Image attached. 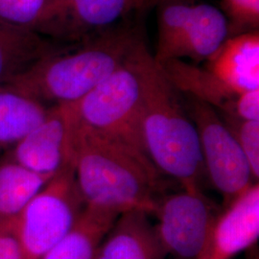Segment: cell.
Returning a JSON list of instances; mask_svg holds the SVG:
<instances>
[{
  "label": "cell",
  "instance_id": "6da1fadb",
  "mask_svg": "<svg viewBox=\"0 0 259 259\" xmlns=\"http://www.w3.org/2000/svg\"><path fill=\"white\" fill-rule=\"evenodd\" d=\"M71 161L84 206L150 215L164 196L162 174L147 156L81 128L76 119Z\"/></svg>",
  "mask_w": 259,
  "mask_h": 259
},
{
  "label": "cell",
  "instance_id": "7a4b0ae2",
  "mask_svg": "<svg viewBox=\"0 0 259 259\" xmlns=\"http://www.w3.org/2000/svg\"><path fill=\"white\" fill-rule=\"evenodd\" d=\"M139 67L147 156L162 175L176 180L185 190H202L205 171L197 130L145 41L139 47Z\"/></svg>",
  "mask_w": 259,
  "mask_h": 259
},
{
  "label": "cell",
  "instance_id": "3957f363",
  "mask_svg": "<svg viewBox=\"0 0 259 259\" xmlns=\"http://www.w3.org/2000/svg\"><path fill=\"white\" fill-rule=\"evenodd\" d=\"M142 40L139 28L121 24L75 49L40 59L5 87L45 105L77 102L113 73Z\"/></svg>",
  "mask_w": 259,
  "mask_h": 259
},
{
  "label": "cell",
  "instance_id": "277c9868",
  "mask_svg": "<svg viewBox=\"0 0 259 259\" xmlns=\"http://www.w3.org/2000/svg\"><path fill=\"white\" fill-rule=\"evenodd\" d=\"M143 41L113 73L73 103V107L76 123L81 128L147 156L141 129L139 67V49Z\"/></svg>",
  "mask_w": 259,
  "mask_h": 259
},
{
  "label": "cell",
  "instance_id": "5b68a950",
  "mask_svg": "<svg viewBox=\"0 0 259 259\" xmlns=\"http://www.w3.org/2000/svg\"><path fill=\"white\" fill-rule=\"evenodd\" d=\"M84 209L73 164L59 171L18 216L26 259H40L74 227Z\"/></svg>",
  "mask_w": 259,
  "mask_h": 259
},
{
  "label": "cell",
  "instance_id": "8992f818",
  "mask_svg": "<svg viewBox=\"0 0 259 259\" xmlns=\"http://www.w3.org/2000/svg\"><path fill=\"white\" fill-rule=\"evenodd\" d=\"M187 99L185 107L198 133L204 171L222 195L226 208L255 184L250 164L217 111L189 96Z\"/></svg>",
  "mask_w": 259,
  "mask_h": 259
},
{
  "label": "cell",
  "instance_id": "52a82bcc",
  "mask_svg": "<svg viewBox=\"0 0 259 259\" xmlns=\"http://www.w3.org/2000/svg\"><path fill=\"white\" fill-rule=\"evenodd\" d=\"M158 0H49L37 33L81 44L157 6Z\"/></svg>",
  "mask_w": 259,
  "mask_h": 259
},
{
  "label": "cell",
  "instance_id": "ba28073f",
  "mask_svg": "<svg viewBox=\"0 0 259 259\" xmlns=\"http://www.w3.org/2000/svg\"><path fill=\"white\" fill-rule=\"evenodd\" d=\"M154 214L158 240L166 254L197 259L220 212L202 190L164 195Z\"/></svg>",
  "mask_w": 259,
  "mask_h": 259
},
{
  "label": "cell",
  "instance_id": "9c48e42d",
  "mask_svg": "<svg viewBox=\"0 0 259 259\" xmlns=\"http://www.w3.org/2000/svg\"><path fill=\"white\" fill-rule=\"evenodd\" d=\"M74 123L73 103L49 107L46 118L11 149L7 158L37 174L55 176L72 163Z\"/></svg>",
  "mask_w": 259,
  "mask_h": 259
},
{
  "label": "cell",
  "instance_id": "30bf717a",
  "mask_svg": "<svg viewBox=\"0 0 259 259\" xmlns=\"http://www.w3.org/2000/svg\"><path fill=\"white\" fill-rule=\"evenodd\" d=\"M259 236L258 183L220 213L197 259H232Z\"/></svg>",
  "mask_w": 259,
  "mask_h": 259
},
{
  "label": "cell",
  "instance_id": "8fae6325",
  "mask_svg": "<svg viewBox=\"0 0 259 259\" xmlns=\"http://www.w3.org/2000/svg\"><path fill=\"white\" fill-rule=\"evenodd\" d=\"M205 68L236 94L258 90V31L229 37Z\"/></svg>",
  "mask_w": 259,
  "mask_h": 259
},
{
  "label": "cell",
  "instance_id": "7c38bea8",
  "mask_svg": "<svg viewBox=\"0 0 259 259\" xmlns=\"http://www.w3.org/2000/svg\"><path fill=\"white\" fill-rule=\"evenodd\" d=\"M148 216L143 211L120 214L94 259H165L166 252Z\"/></svg>",
  "mask_w": 259,
  "mask_h": 259
},
{
  "label": "cell",
  "instance_id": "4fadbf2b",
  "mask_svg": "<svg viewBox=\"0 0 259 259\" xmlns=\"http://www.w3.org/2000/svg\"><path fill=\"white\" fill-rule=\"evenodd\" d=\"M229 21L222 10L207 3H195L188 24L171 58L206 62L229 38Z\"/></svg>",
  "mask_w": 259,
  "mask_h": 259
},
{
  "label": "cell",
  "instance_id": "5bb4252c",
  "mask_svg": "<svg viewBox=\"0 0 259 259\" xmlns=\"http://www.w3.org/2000/svg\"><path fill=\"white\" fill-rule=\"evenodd\" d=\"M157 64L167 80L179 93H185L187 96L210 106L219 114L234 116L238 94L232 92L208 69L178 59Z\"/></svg>",
  "mask_w": 259,
  "mask_h": 259
},
{
  "label": "cell",
  "instance_id": "9a60e30c",
  "mask_svg": "<svg viewBox=\"0 0 259 259\" xmlns=\"http://www.w3.org/2000/svg\"><path fill=\"white\" fill-rule=\"evenodd\" d=\"M65 49L33 30L0 19V87L40 59Z\"/></svg>",
  "mask_w": 259,
  "mask_h": 259
},
{
  "label": "cell",
  "instance_id": "2e32d148",
  "mask_svg": "<svg viewBox=\"0 0 259 259\" xmlns=\"http://www.w3.org/2000/svg\"><path fill=\"white\" fill-rule=\"evenodd\" d=\"M120 213L84 206L74 227L40 259H94Z\"/></svg>",
  "mask_w": 259,
  "mask_h": 259
},
{
  "label": "cell",
  "instance_id": "e0dca14e",
  "mask_svg": "<svg viewBox=\"0 0 259 259\" xmlns=\"http://www.w3.org/2000/svg\"><path fill=\"white\" fill-rule=\"evenodd\" d=\"M49 107L8 87H0V151L13 148L46 118Z\"/></svg>",
  "mask_w": 259,
  "mask_h": 259
},
{
  "label": "cell",
  "instance_id": "ac0fdd59",
  "mask_svg": "<svg viewBox=\"0 0 259 259\" xmlns=\"http://www.w3.org/2000/svg\"><path fill=\"white\" fill-rule=\"evenodd\" d=\"M53 177L37 174L6 158L0 163V218L18 217Z\"/></svg>",
  "mask_w": 259,
  "mask_h": 259
},
{
  "label": "cell",
  "instance_id": "d6986e66",
  "mask_svg": "<svg viewBox=\"0 0 259 259\" xmlns=\"http://www.w3.org/2000/svg\"><path fill=\"white\" fill-rule=\"evenodd\" d=\"M195 3L194 0H158L157 46L153 55L157 63L171 58L188 24Z\"/></svg>",
  "mask_w": 259,
  "mask_h": 259
},
{
  "label": "cell",
  "instance_id": "ffe728a7",
  "mask_svg": "<svg viewBox=\"0 0 259 259\" xmlns=\"http://www.w3.org/2000/svg\"><path fill=\"white\" fill-rule=\"evenodd\" d=\"M49 0H0V19L37 32Z\"/></svg>",
  "mask_w": 259,
  "mask_h": 259
},
{
  "label": "cell",
  "instance_id": "44dd1931",
  "mask_svg": "<svg viewBox=\"0 0 259 259\" xmlns=\"http://www.w3.org/2000/svg\"><path fill=\"white\" fill-rule=\"evenodd\" d=\"M232 133L250 164L254 181L259 178V121L241 120L234 116L220 114Z\"/></svg>",
  "mask_w": 259,
  "mask_h": 259
},
{
  "label": "cell",
  "instance_id": "7402d4cb",
  "mask_svg": "<svg viewBox=\"0 0 259 259\" xmlns=\"http://www.w3.org/2000/svg\"><path fill=\"white\" fill-rule=\"evenodd\" d=\"M222 8L229 21V37L258 31L259 0H222Z\"/></svg>",
  "mask_w": 259,
  "mask_h": 259
},
{
  "label": "cell",
  "instance_id": "603a6c76",
  "mask_svg": "<svg viewBox=\"0 0 259 259\" xmlns=\"http://www.w3.org/2000/svg\"><path fill=\"white\" fill-rule=\"evenodd\" d=\"M0 259H26L18 217L0 218Z\"/></svg>",
  "mask_w": 259,
  "mask_h": 259
},
{
  "label": "cell",
  "instance_id": "cb8c5ba5",
  "mask_svg": "<svg viewBox=\"0 0 259 259\" xmlns=\"http://www.w3.org/2000/svg\"><path fill=\"white\" fill-rule=\"evenodd\" d=\"M234 117L241 120L259 121V89L238 94Z\"/></svg>",
  "mask_w": 259,
  "mask_h": 259
}]
</instances>
